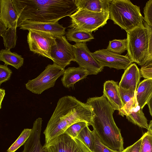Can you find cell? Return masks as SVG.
I'll return each mask as SVG.
<instances>
[{
    "label": "cell",
    "instance_id": "obj_1",
    "mask_svg": "<svg viewBox=\"0 0 152 152\" xmlns=\"http://www.w3.org/2000/svg\"><path fill=\"white\" fill-rule=\"evenodd\" d=\"M93 115L90 106L74 96H66L60 98L43 132L45 143L64 133L75 123L86 121L90 126Z\"/></svg>",
    "mask_w": 152,
    "mask_h": 152
},
{
    "label": "cell",
    "instance_id": "obj_2",
    "mask_svg": "<svg viewBox=\"0 0 152 152\" xmlns=\"http://www.w3.org/2000/svg\"><path fill=\"white\" fill-rule=\"evenodd\" d=\"M20 26L26 20L50 23L78 10L75 0H12Z\"/></svg>",
    "mask_w": 152,
    "mask_h": 152
},
{
    "label": "cell",
    "instance_id": "obj_3",
    "mask_svg": "<svg viewBox=\"0 0 152 152\" xmlns=\"http://www.w3.org/2000/svg\"><path fill=\"white\" fill-rule=\"evenodd\" d=\"M86 103L93 109L90 125L100 141L110 148L122 152L124 150L123 139L113 119L115 110L107 99L103 95L89 98Z\"/></svg>",
    "mask_w": 152,
    "mask_h": 152
},
{
    "label": "cell",
    "instance_id": "obj_4",
    "mask_svg": "<svg viewBox=\"0 0 152 152\" xmlns=\"http://www.w3.org/2000/svg\"><path fill=\"white\" fill-rule=\"evenodd\" d=\"M109 19L126 32L143 23L139 7L129 0H111Z\"/></svg>",
    "mask_w": 152,
    "mask_h": 152
},
{
    "label": "cell",
    "instance_id": "obj_5",
    "mask_svg": "<svg viewBox=\"0 0 152 152\" xmlns=\"http://www.w3.org/2000/svg\"><path fill=\"white\" fill-rule=\"evenodd\" d=\"M127 53L132 62L142 67L146 58L149 46L148 34L143 23L127 32Z\"/></svg>",
    "mask_w": 152,
    "mask_h": 152
},
{
    "label": "cell",
    "instance_id": "obj_6",
    "mask_svg": "<svg viewBox=\"0 0 152 152\" xmlns=\"http://www.w3.org/2000/svg\"><path fill=\"white\" fill-rule=\"evenodd\" d=\"M109 16V12H99L78 10L69 16L71 24L69 27L92 33L104 26Z\"/></svg>",
    "mask_w": 152,
    "mask_h": 152
},
{
    "label": "cell",
    "instance_id": "obj_7",
    "mask_svg": "<svg viewBox=\"0 0 152 152\" xmlns=\"http://www.w3.org/2000/svg\"><path fill=\"white\" fill-rule=\"evenodd\" d=\"M65 69L54 64L48 65L44 70L34 79L26 84V88L38 94L54 86L57 79L63 75Z\"/></svg>",
    "mask_w": 152,
    "mask_h": 152
},
{
    "label": "cell",
    "instance_id": "obj_8",
    "mask_svg": "<svg viewBox=\"0 0 152 152\" xmlns=\"http://www.w3.org/2000/svg\"><path fill=\"white\" fill-rule=\"evenodd\" d=\"M44 152H91L78 139L64 133L43 146Z\"/></svg>",
    "mask_w": 152,
    "mask_h": 152
},
{
    "label": "cell",
    "instance_id": "obj_9",
    "mask_svg": "<svg viewBox=\"0 0 152 152\" xmlns=\"http://www.w3.org/2000/svg\"><path fill=\"white\" fill-rule=\"evenodd\" d=\"M27 42L30 51L51 59L50 53L56 42L55 37L46 33L29 30Z\"/></svg>",
    "mask_w": 152,
    "mask_h": 152
},
{
    "label": "cell",
    "instance_id": "obj_10",
    "mask_svg": "<svg viewBox=\"0 0 152 152\" xmlns=\"http://www.w3.org/2000/svg\"><path fill=\"white\" fill-rule=\"evenodd\" d=\"M56 42L52 47L50 55L54 64L65 69L75 59L73 45L69 43L66 37H55Z\"/></svg>",
    "mask_w": 152,
    "mask_h": 152
},
{
    "label": "cell",
    "instance_id": "obj_11",
    "mask_svg": "<svg viewBox=\"0 0 152 152\" xmlns=\"http://www.w3.org/2000/svg\"><path fill=\"white\" fill-rule=\"evenodd\" d=\"M73 45L74 61L78 64L79 67L87 70L89 75H96L102 71L104 67L93 56L86 42L76 43Z\"/></svg>",
    "mask_w": 152,
    "mask_h": 152
},
{
    "label": "cell",
    "instance_id": "obj_12",
    "mask_svg": "<svg viewBox=\"0 0 152 152\" xmlns=\"http://www.w3.org/2000/svg\"><path fill=\"white\" fill-rule=\"evenodd\" d=\"M95 59L104 67H108L117 69H125L132 63L127 56L112 52L107 49H102L91 53Z\"/></svg>",
    "mask_w": 152,
    "mask_h": 152
},
{
    "label": "cell",
    "instance_id": "obj_13",
    "mask_svg": "<svg viewBox=\"0 0 152 152\" xmlns=\"http://www.w3.org/2000/svg\"><path fill=\"white\" fill-rule=\"evenodd\" d=\"M118 112L119 114L126 118L130 122L142 128L148 129L147 120L139 105L136 98V92L134 97L124 105Z\"/></svg>",
    "mask_w": 152,
    "mask_h": 152
},
{
    "label": "cell",
    "instance_id": "obj_14",
    "mask_svg": "<svg viewBox=\"0 0 152 152\" xmlns=\"http://www.w3.org/2000/svg\"><path fill=\"white\" fill-rule=\"evenodd\" d=\"M20 29L43 32L55 37L64 36L66 33V28L58 21L46 23L26 20L22 22Z\"/></svg>",
    "mask_w": 152,
    "mask_h": 152
},
{
    "label": "cell",
    "instance_id": "obj_15",
    "mask_svg": "<svg viewBox=\"0 0 152 152\" xmlns=\"http://www.w3.org/2000/svg\"><path fill=\"white\" fill-rule=\"evenodd\" d=\"M0 22L7 28L20 27L19 18L12 0H0Z\"/></svg>",
    "mask_w": 152,
    "mask_h": 152
},
{
    "label": "cell",
    "instance_id": "obj_16",
    "mask_svg": "<svg viewBox=\"0 0 152 152\" xmlns=\"http://www.w3.org/2000/svg\"><path fill=\"white\" fill-rule=\"evenodd\" d=\"M42 121L40 118L34 121L31 134L24 145L21 152H44L40 140Z\"/></svg>",
    "mask_w": 152,
    "mask_h": 152
},
{
    "label": "cell",
    "instance_id": "obj_17",
    "mask_svg": "<svg viewBox=\"0 0 152 152\" xmlns=\"http://www.w3.org/2000/svg\"><path fill=\"white\" fill-rule=\"evenodd\" d=\"M141 77L140 69L135 63L132 64L125 69L119 86L124 89L136 91Z\"/></svg>",
    "mask_w": 152,
    "mask_h": 152
},
{
    "label": "cell",
    "instance_id": "obj_18",
    "mask_svg": "<svg viewBox=\"0 0 152 152\" xmlns=\"http://www.w3.org/2000/svg\"><path fill=\"white\" fill-rule=\"evenodd\" d=\"M103 94L115 110L119 111L124 107L117 82L113 80L105 81L103 85Z\"/></svg>",
    "mask_w": 152,
    "mask_h": 152
},
{
    "label": "cell",
    "instance_id": "obj_19",
    "mask_svg": "<svg viewBox=\"0 0 152 152\" xmlns=\"http://www.w3.org/2000/svg\"><path fill=\"white\" fill-rule=\"evenodd\" d=\"M88 75V72L83 68L79 66L69 67L65 70L61 81L65 87H72L76 83L86 78Z\"/></svg>",
    "mask_w": 152,
    "mask_h": 152
},
{
    "label": "cell",
    "instance_id": "obj_20",
    "mask_svg": "<svg viewBox=\"0 0 152 152\" xmlns=\"http://www.w3.org/2000/svg\"><path fill=\"white\" fill-rule=\"evenodd\" d=\"M111 0H75L78 10L95 12H109Z\"/></svg>",
    "mask_w": 152,
    "mask_h": 152
},
{
    "label": "cell",
    "instance_id": "obj_21",
    "mask_svg": "<svg viewBox=\"0 0 152 152\" xmlns=\"http://www.w3.org/2000/svg\"><path fill=\"white\" fill-rule=\"evenodd\" d=\"M136 92L137 102L142 109L152 95V79L145 78L140 83Z\"/></svg>",
    "mask_w": 152,
    "mask_h": 152
},
{
    "label": "cell",
    "instance_id": "obj_22",
    "mask_svg": "<svg viewBox=\"0 0 152 152\" xmlns=\"http://www.w3.org/2000/svg\"><path fill=\"white\" fill-rule=\"evenodd\" d=\"M0 60L5 64L11 65L17 69L21 67L24 62V58L21 56L6 48L0 51Z\"/></svg>",
    "mask_w": 152,
    "mask_h": 152
},
{
    "label": "cell",
    "instance_id": "obj_23",
    "mask_svg": "<svg viewBox=\"0 0 152 152\" xmlns=\"http://www.w3.org/2000/svg\"><path fill=\"white\" fill-rule=\"evenodd\" d=\"M65 37L68 41L76 43L89 42L94 39L92 33L77 29L69 28L66 32Z\"/></svg>",
    "mask_w": 152,
    "mask_h": 152
},
{
    "label": "cell",
    "instance_id": "obj_24",
    "mask_svg": "<svg viewBox=\"0 0 152 152\" xmlns=\"http://www.w3.org/2000/svg\"><path fill=\"white\" fill-rule=\"evenodd\" d=\"M16 28H7L0 22V36L3 38L5 48L10 50L15 47L17 39Z\"/></svg>",
    "mask_w": 152,
    "mask_h": 152
},
{
    "label": "cell",
    "instance_id": "obj_25",
    "mask_svg": "<svg viewBox=\"0 0 152 152\" xmlns=\"http://www.w3.org/2000/svg\"><path fill=\"white\" fill-rule=\"evenodd\" d=\"M76 138L81 141L87 147L91 152H93L94 149V142L92 131L87 126L85 127L80 132Z\"/></svg>",
    "mask_w": 152,
    "mask_h": 152
},
{
    "label": "cell",
    "instance_id": "obj_26",
    "mask_svg": "<svg viewBox=\"0 0 152 152\" xmlns=\"http://www.w3.org/2000/svg\"><path fill=\"white\" fill-rule=\"evenodd\" d=\"M127 40L115 39L109 41L107 49L109 50L119 54L127 50Z\"/></svg>",
    "mask_w": 152,
    "mask_h": 152
},
{
    "label": "cell",
    "instance_id": "obj_27",
    "mask_svg": "<svg viewBox=\"0 0 152 152\" xmlns=\"http://www.w3.org/2000/svg\"><path fill=\"white\" fill-rule=\"evenodd\" d=\"M32 129H24L18 138L7 150V152H15L20 146L24 145L30 137Z\"/></svg>",
    "mask_w": 152,
    "mask_h": 152
},
{
    "label": "cell",
    "instance_id": "obj_28",
    "mask_svg": "<svg viewBox=\"0 0 152 152\" xmlns=\"http://www.w3.org/2000/svg\"><path fill=\"white\" fill-rule=\"evenodd\" d=\"M89 126V123L86 121H79L69 126L64 133L72 138H76L81 131L86 126Z\"/></svg>",
    "mask_w": 152,
    "mask_h": 152
},
{
    "label": "cell",
    "instance_id": "obj_29",
    "mask_svg": "<svg viewBox=\"0 0 152 152\" xmlns=\"http://www.w3.org/2000/svg\"><path fill=\"white\" fill-rule=\"evenodd\" d=\"M143 24L147 29L149 38V46L146 58L141 67L152 66V27L148 25L144 21Z\"/></svg>",
    "mask_w": 152,
    "mask_h": 152
},
{
    "label": "cell",
    "instance_id": "obj_30",
    "mask_svg": "<svg viewBox=\"0 0 152 152\" xmlns=\"http://www.w3.org/2000/svg\"><path fill=\"white\" fill-rule=\"evenodd\" d=\"M141 138L140 152H152V132L148 130Z\"/></svg>",
    "mask_w": 152,
    "mask_h": 152
},
{
    "label": "cell",
    "instance_id": "obj_31",
    "mask_svg": "<svg viewBox=\"0 0 152 152\" xmlns=\"http://www.w3.org/2000/svg\"><path fill=\"white\" fill-rule=\"evenodd\" d=\"M94 142L93 152H119L112 150L104 145L100 141L94 130L92 131Z\"/></svg>",
    "mask_w": 152,
    "mask_h": 152
},
{
    "label": "cell",
    "instance_id": "obj_32",
    "mask_svg": "<svg viewBox=\"0 0 152 152\" xmlns=\"http://www.w3.org/2000/svg\"><path fill=\"white\" fill-rule=\"evenodd\" d=\"M144 20L152 27V0L148 1L144 8Z\"/></svg>",
    "mask_w": 152,
    "mask_h": 152
},
{
    "label": "cell",
    "instance_id": "obj_33",
    "mask_svg": "<svg viewBox=\"0 0 152 152\" xmlns=\"http://www.w3.org/2000/svg\"><path fill=\"white\" fill-rule=\"evenodd\" d=\"M121 97L124 104L130 101L134 96L136 91L130 89H125L119 86Z\"/></svg>",
    "mask_w": 152,
    "mask_h": 152
},
{
    "label": "cell",
    "instance_id": "obj_34",
    "mask_svg": "<svg viewBox=\"0 0 152 152\" xmlns=\"http://www.w3.org/2000/svg\"><path fill=\"white\" fill-rule=\"evenodd\" d=\"M12 73V71L7 66V65H0V85L10 79Z\"/></svg>",
    "mask_w": 152,
    "mask_h": 152
},
{
    "label": "cell",
    "instance_id": "obj_35",
    "mask_svg": "<svg viewBox=\"0 0 152 152\" xmlns=\"http://www.w3.org/2000/svg\"><path fill=\"white\" fill-rule=\"evenodd\" d=\"M142 140L141 137L134 144L124 149L122 152H140Z\"/></svg>",
    "mask_w": 152,
    "mask_h": 152
},
{
    "label": "cell",
    "instance_id": "obj_36",
    "mask_svg": "<svg viewBox=\"0 0 152 152\" xmlns=\"http://www.w3.org/2000/svg\"><path fill=\"white\" fill-rule=\"evenodd\" d=\"M140 70L141 77L145 79H152V66L141 67Z\"/></svg>",
    "mask_w": 152,
    "mask_h": 152
},
{
    "label": "cell",
    "instance_id": "obj_37",
    "mask_svg": "<svg viewBox=\"0 0 152 152\" xmlns=\"http://www.w3.org/2000/svg\"><path fill=\"white\" fill-rule=\"evenodd\" d=\"M5 94V90L1 88L0 89V109L1 108V104L4 98Z\"/></svg>",
    "mask_w": 152,
    "mask_h": 152
},
{
    "label": "cell",
    "instance_id": "obj_38",
    "mask_svg": "<svg viewBox=\"0 0 152 152\" xmlns=\"http://www.w3.org/2000/svg\"><path fill=\"white\" fill-rule=\"evenodd\" d=\"M147 104L148 107L150 115L152 117V95L148 102Z\"/></svg>",
    "mask_w": 152,
    "mask_h": 152
},
{
    "label": "cell",
    "instance_id": "obj_39",
    "mask_svg": "<svg viewBox=\"0 0 152 152\" xmlns=\"http://www.w3.org/2000/svg\"><path fill=\"white\" fill-rule=\"evenodd\" d=\"M148 130H150L152 132V120L151 121L149 124H148Z\"/></svg>",
    "mask_w": 152,
    "mask_h": 152
}]
</instances>
